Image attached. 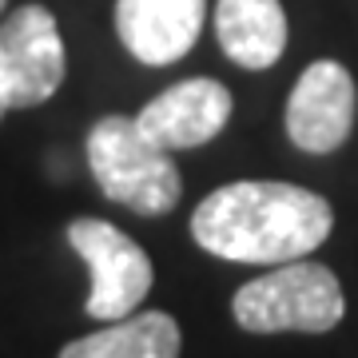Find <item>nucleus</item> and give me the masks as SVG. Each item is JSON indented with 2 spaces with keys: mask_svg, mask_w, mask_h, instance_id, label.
I'll return each instance as SVG.
<instances>
[{
  "mask_svg": "<svg viewBox=\"0 0 358 358\" xmlns=\"http://www.w3.org/2000/svg\"><path fill=\"white\" fill-rule=\"evenodd\" d=\"M68 72L60 24L44 4H20L0 24V100L4 108L48 103Z\"/></svg>",
  "mask_w": 358,
  "mask_h": 358,
  "instance_id": "nucleus-5",
  "label": "nucleus"
},
{
  "mask_svg": "<svg viewBox=\"0 0 358 358\" xmlns=\"http://www.w3.org/2000/svg\"><path fill=\"white\" fill-rule=\"evenodd\" d=\"M231 120V92L219 80L195 76L179 80L167 92H159L152 103H143L136 115V128L164 152H183L211 143Z\"/></svg>",
  "mask_w": 358,
  "mask_h": 358,
  "instance_id": "nucleus-7",
  "label": "nucleus"
},
{
  "mask_svg": "<svg viewBox=\"0 0 358 358\" xmlns=\"http://www.w3.org/2000/svg\"><path fill=\"white\" fill-rule=\"evenodd\" d=\"M355 80L338 60H315L287 100V136L310 155L338 152L355 128Z\"/></svg>",
  "mask_w": 358,
  "mask_h": 358,
  "instance_id": "nucleus-6",
  "label": "nucleus"
},
{
  "mask_svg": "<svg viewBox=\"0 0 358 358\" xmlns=\"http://www.w3.org/2000/svg\"><path fill=\"white\" fill-rule=\"evenodd\" d=\"M231 315L251 334H322L343 322L346 299L343 282L331 267L294 259V263H282L279 271H267L247 287H239L231 299Z\"/></svg>",
  "mask_w": 358,
  "mask_h": 358,
  "instance_id": "nucleus-3",
  "label": "nucleus"
},
{
  "mask_svg": "<svg viewBox=\"0 0 358 358\" xmlns=\"http://www.w3.org/2000/svg\"><path fill=\"white\" fill-rule=\"evenodd\" d=\"M179 322L164 310H143L68 343L60 358H179Z\"/></svg>",
  "mask_w": 358,
  "mask_h": 358,
  "instance_id": "nucleus-10",
  "label": "nucleus"
},
{
  "mask_svg": "<svg viewBox=\"0 0 358 358\" xmlns=\"http://www.w3.org/2000/svg\"><path fill=\"white\" fill-rule=\"evenodd\" d=\"M334 211L319 192L279 179H239L203 199L192 235L207 255L231 263H294L327 243Z\"/></svg>",
  "mask_w": 358,
  "mask_h": 358,
  "instance_id": "nucleus-1",
  "label": "nucleus"
},
{
  "mask_svg": "<svg viewBox=\"0 0 358 358\" xmlns=\"http://www.w3.org/2000/svg\"><path fill=\"white\" fill-rule=\"evenodd\" d=\"M4 4H8V0H0V8H4Z\"/></svg>",
  "mask_w": 358,
  "mask_h": 358,
  "instance_id": "nucleus-12",
  "label": "nucleus"
},
{
  "mask_svg": "<svg viewBox=\"0 0 358 358\" xmlns=\"http://www.w3.org/2000/svg\"><path fill=\"white\" fill-rule=\"evenodd\" d=\"M68 243L92 271L88 310L92 319L115 322L136 315L148 291H152V259L131 235L112 227L108 219H72L68 223Z\"/></svg>",
  "mask_w": 358,
  "mask_h": 358,
  "instance_id": "nucleus-4",
  "label": "nucleus"
},
{
  "mask_svg": "<svg viewBox=\"0 0 358 358\" xmlns=\"http://www.w3.org/2000/svg\"><path fill=\"white\" fill-rule=\"evenodd\" d=\"M207 0H115V32L140 64L183 60L199 40Z\"/></svg>",
  "mask_w": 358,
  "mask_h": 358,
  "instance_id": "nucleus-8",
  "label": "nucleus"
},
{
  "mask_svg": "<svg viewBox=\"0 0 358 358\" xmlns=\"http://www.w3.org/2000/svg\"><path fill=\"white\" fill-rule=\"evenodd\" d=\"M88 167L100 192L136 215H167L183 195L171 152L155 148L136 115H103L88 131Z\"/></svg>",
  "mask_w": 358,
  "mask_h": 358,
  "instance_id": "nucleus-2",
  "label": "nucleus"
},
{
  "mask_svg": "<svg viewBox=\"0 0 358 358\" xmlns=\"http://www.w3.org/2000/svg\"><path fill=\"white\" fill-rule=\"evenodd\" d=\"M215 36L227 60L247 72H263L279 64L287 48V13L279 0H219Z\"/></svg>",
  "mask_w": 358,
  "mask_h": 358,
  "instance_id": "nucleus-9",
  "label": "nucleus"
},
{
  "mask_svg": "<svg viewBox=\"0 0 358 358\" xmlns=\"http://www.w3.org/2000/svg\"><path fill=\"white\" fill-rule=\"evenodd\" d=\"M4 112H8V108H4V100H0V115H4Z\"/></svg>",
  "mask_w": 358,
  "mask_h": 358,
  "instance_id": "nucleus-11",
  "label": "nucleus"
}]
</instances>
